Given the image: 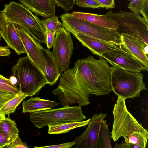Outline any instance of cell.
<instances>
[{
    "mask_svg": "<svg viewBox=\"0 0 148 148\" xmlns=\"http://www.w3.org/2000/svg\"><path fill=\"white\" fill-rule=\"evenodd\" d=\"M108 63L102 57L96 59L91 55L76 61L60 78L58 88L62 96L70 103L81 105L89 102L91 94L109 95L112 90Z\"/></svg>",
    "mask_w": 148,
    "mask_h": 148,
    "instance_id": "obj_1",
    "label": "cell"
},
{
    "mask_svg": "<svg viewBox=\"0 0 148 148\" xmlns=\"http://www.w3.org/2000/svg\"><path fill=\"white\" fill-rule=\"evenodd\" d=\"M20 91L27 97L38 94L47 82L45 76L27 56L21 57L12 69Z\"/></svg>",
    "mask_w": 148,
    "mask_h": 148,
    "instance_id": "obj_2",
    "label": "cell"
},
{
    "mask_svg": "<svg viewBox=\"0 0 148 148\" xmlns=\"http://www.w3.org/2000/svg\"><path fill=\"white\" fill-rule=\"evenodd\" d=\"M0 12L4 21L20 25L40 44L45 43V31L41 20L23 5L11 1L4 5Z\"/></svg>",
    "mask_w": 148,
    "mask_h": 148,
    "instance_id": "obj_3",
    "label": "cell"
},
{
    "mask_svg": "<svg viewBox=\"0 0 148 148\" xmlns=\"http://www.w3.org/2000/svg\"><path fill=\"white\" fill-rule=\"evenodd\" d=\"M143 78L142 73L112 66L111 75L112 91L118 97L125 99L138 97L141 91L147 90Z\"/></svg>",
    "mask_w": 148,
    "mask_h": 148,
    "instance_id": "obj_4",
    "label": "cell"
},
{
    "mask_svg": "<svg viewBox=\"0 0 148 148\" xmlns=\"http://www.w3.org/2000/svg\"><path fill=\"white\" fill-rule=\"evenodd\" d=\"M62 26L74 36L79 33L113 43L122 44L121 35L116 30L99 26L75 18L65 12L60 16Z\"/></svg>",
    "mask_w": 148,
    "mask_h": 148,
    "instance_id": "obj_5",
    "label": "cell"
},
{
    "mask_svg": "<svg viewBox=\"0 0 148 148\" xmlns=\"http://www.w3.org/2000/svg\"><path fill=\"white\" fill-rule=\"evenodd\" d=\"M29 116L33 124L38 128L66 122L81 121L86 118L81 107L67 106L32 112Z\"/></svg>",
    "mask_w": 148,
    "mask_h": 148,
    "instance_id": "obj_6",
    "label": "cell"
},
{
    "mask_svg": "<svg viewBox=\"0 0 148 148\" xmlns=\"http://www.w3.org/2000/svg\"><path fill=\"white\" fill-rule=\"evenodd\" d=\"M125 99L118 97L113 110V123L111 137L116 142L135 132L148 136L147 131L128 111Z\"/></svg>",
    "mask_w": 148,
    "mask_h": 148,
    "instance_id": "obj_7",
    "label": "cell"
},
{
    "mask_svg": "<svg viewBox=\"0 0 148 148\" xmlns=\"http://www.w3.org/2000/svg\"><path fill=\"white\" fill-rule=\"evenodd\" d=\"M115 21L119 27L116 30L121 35L127 34L140 39L148 45V23L139 13L120 10L113 13L112 10L104 15Z\"/></svg>",
    "mask_w": 148,
    "mask_h": 148,
    "instance_id": "obj_8",
    "label": "cell"
},
{
    "mask_svg": "<svg viewBox=\"0 0 148 148\" xmlns=\"http://www.w3.org/2000/svg\"><path fill=\"white\" fill-rule=\"evenodd\" d=\"M56 34L53 45L52 52L62 73L69 67L74 45L70 33L63 27L57 32Z\"/></svg>",
    "mask_w": 148,
    "mask_h": 148,
    "instance_id": "obj_9",
    "label": "cell"
},
{
    "mask_svg": "<svg viewBox=\"0 0 148 148\" xmlns=\"http://www.w3.org/2000/svg\"><path fill=\"white\" fill-rule=\"evenodd\" d=\"M107 113H97L90 119L85 130L74 140V148H97L99 132Z\"/></svg>",
    "mask_w": 148,
    "mask_h": 148,
    "instance_id": "obj_10",
    "label": "cell"
},
{
    "mask_svg": "<svg viewBox=\"0 0 148 148\" xmlns=\"http://www.w3.org/2000/svg\"><path fill=\"white\" fill-rule=\"evenodd\" d=\"M105 58L112 66L134 73L147 71V68L137 58L127 52H108L103 54Z\"/></svg>",
    "mask_w": 148,
    "mask_h": 148,
    "instance_id": "obj_11",
    "label": "cell"
},
{
    "mask_svg": "<svg viewBox=\"0 0 148 148\" xmlns=\"http://www.w3.org/2000/svg\"><path fill=\"white\" fill-rule=\"evenodd\" d=\"M15 24L27 56L45 76V63L41 51L43 47L23 27Z\"/></svg>",
    "mask_w": 148,
    "mask_h": 148,
    "instance_id": "obj_12",
    "label": "cell"
},
{
    "mask_svg": "<svg viewBox=\"0 0 148 148\" xmlns=\"http://www.w3.org/2000/svg\"><path fill=\"white\" fill-rule=\"evenodd\" d=\"M75 37L82 45L94 54L99 56L101 57L103 54L108 52H127L123 48L122 44L108 42L82 33L77 34Z\"/></svg>",
    "mask_w": 148,
    "mask_h": 148,
    "instance_id": "obj_13",
    "label": "cell"
},
{
    "mask_svg": "<svg viewBox=\"0 0 148 148\" xmlns=\"http://www.w3.org/2000/svg\"><path fill=\"white\" fill-rule=\"evenodd\" d=\"M121 36L124 49L148 68V45L140 39L127 34H122Z\"/></svg>",
    "mask_w": 148,
    "mask_h": 148,
    "instance_id": "obj_14",
    "label": "cell"
},
{
    "mask_svg": "<svg viewBox=\"0 0 148 148\" xmlns=\"http://www.w3.org/2000/svg\"><path fill=\"white\" fill-rule=\"evenodd\" d=\"M0 34L8 47L13 50L18 55H20L25 53L24 47L15 24L4 21L0 28Z\"/></svg>",
    "mask_w": 148,
    "mask_h": 148,
    "instance_id": "obj_15",
    "label": "cell"
},
{
    "mask_svg": "<svg viewBox=\"0 0 148 148\" xmlns=\"http://www.w3.org/2000/svg\"><path fill=\"white\" fill-rule=\"evenodd\" d=\"M36 15L46 18L55 15L56 5L53 0H19Z\"/></svg>",
    "mask_w": 148,
    "mask_h": 148,
    "instance_id": "obj_16",
    "label": "cell"
},
{
    "mask_svg": "<svg viewBox=\"0 0 148 148\" xmlns=\"http://www.w3.org/2000/svg\"><path fill=\"white\" fill-rule=\"evenodd\" d=\"M41 51L45 63V77L47 84L52 86L61 75L60 67L52 52L43 47Z\"/></svg>",
    "mask_w": 148,
    "mask_h": 148,
    "instance_id": "obj_17",
    "label": "cell"
},
{
    "mask_svg": "<svg viewBox=\"0 0 148 148\" xmlns=\"http://www.w3.org/2000/svg\"><path fill=\"white\" fill-rule=\"evenodd\" d=\"M71 14L75 18L105 28L116 30L119 27L115 21L104 15L79 11H73Z\"/></svg>",
    "mask_w": 148,
    "mask_h": 148,
    "instance_id": "obj_18",
    "label": "cell"
},
{
    "mask_svg": "<svg viewBox=\"0 0 148 148\" xmlns=\"http://www.w3.org/2000/svg\"><path fill=\"white\" fill-rule=\"evenodd\" d=\"M59 103L42 99L39 97H32L22 103V112L32 113L54 108Z\"/></svg>",
    "mask_w": 148,
    "mask_h": 148,
    "instance_id": "obj_19",
    "label": "cell"
},
{
    "mask_svg": "<svg viewBox=\"0 0 148 148\" xmlns=\"http://www.w3.org/2000/svg\"><path fill=\"white\" fill-rule=\"evenodd\" d=\"M90 119L83 121L69 122L56 125H49V134H59L69 132L74 129L87 125Z\"/></svg>",
    "mask_w": 148,
    "mask_h": 148,
    "instance_id": "obj_20",
    "label": "cell"
},
{
    "mask_svg": "<svg viewBox=\"0 0 148 148\" xmlns=\"http://www.w3.org/2000/svg\"><path fill=\"white\" fill-rule=\"evenodd\" d=\"M27 96L20 91L5 102L0 107V112L5 115L14 113L17 106Z\"/></svg>",
    "mask_w": 148,
    "mask_h": 148,
    "instance_id": "obj_21",
    "label": "cell"
},
{
    "mask_svg": "<svg viewBox=\"0 0 148 148\" xmlns=\"http://www.w3.org/2000/svg\"><path fill=\"white\" fill-rule=\"evenodd\" d=\"M106 120H103L101 123L99 136L97 148H111V136Z\"/></svg>",
    "mask_w": 148,
    "mask_h": 148,
    "instance_id": "obj_22",
    "label": "cell"
},
{
    "mask_svg": "<svg viewBox=\"0 0 148 148\" xmlns=\"http://www.w3.org/2000/svg\"><path fill=\"white\" fill-rule=\"evenodd\" d=\"M42 27L45 31L56 32L62 27V24L59 19V17L56 15L41 20Z\"/></svg>",
    "mask_w": 148,
    "mask_h": 148,
    "instance_id": "obj_23",
    "label": "cell"
},
{
    "mask_svg": "<svg viewBox=\"0 0 148 148\" xmlns=\"http://www.w3.org/2000/svg\"><path fill=\"white\" fill-rule=\"evenodd\" d=\"M128 144H135L140 148H145L148 136L141 133L135 132L124 138Z\"/></svg>",
    "mask_w": 148,
    "mask_h": 148,
    "instance_id": "obj_24",
    "label": "cell"
},
{
    "mask_svg": "<svg viewBox=\"0 0 148 148\" xmlns=\"http://www.w3.org/2000/svg\"><path fill=\"white\" fill-rule=\"evenodd\" d=\"M0 130L11 135H18L19 131L15 121L5 117L0 122Z\"/></svg>",
    "mask_w": 148,
    "mask_h": 148,
    "instance_id": "obj_25",
    "label": "cell"
},
{
    "mask_svg": "<svg viewBox=\"0 0 148 148\" xmlns=\"http://www.w3.org/2000/svg\"><path fill=\"white\" fill-rule=\"evenodd\" d=\"M0 90L16 95L19 92L18 87L13 84L9 79L0 74Z\"/></svg>",
    "mask_w": 148,
    "mask_h": 148,
    "instance_id": "obj_26",
    "label": "cell"
},
{
    "mask_svg": "<svg viewBox=\"0 0 148 148\" xmlns=\"http://www.w3.org/2000/svg\"><path fill=\"white\" fill-rule=\"evenodd\" d=\"M19 135H11L0 130V148L10 144Z\"/></svg>",
    "mask_w": 148,
    "mask_h": 148,
    "instance_id": "obj_27",
    "label": "cell"
},
{
    "mask_svg": "<svg viewBox=\"0 0 148 148\" xmlns=\"http://www.w3.org/2000/svg\"><path fill=\"white\" fill-rule=\"evenodd\" d=\"M75 3L78 6L92 8H103L97 0H75Z\"/></svg>",
    "mask_w": 148,
    "mask_h": 148,
    "instance_id": "obj_28",
    "label": "cell"
},
{
    "mask_svg": "<svg viewBox=\"0 0 148 148\" xmlns=\"http://www.w3.org/2000/svg\"><path fill=\"white\" fill-rule=\"evenodd\" d=\"M56 6L60 7L66 12L72 10L75 5V0H53Z\"/></svg>",
    "mask_w": 148,
    "mask_h": 148,
    "instance_id": "obj_29",
    "label": "cell"
},
{
    "mask_svg": "<svg viewBox=\"0 0 148 148\" xmlns=\"http://www.w3.org/2000/svg\"><path fill=\"white\" fill-rule=\"evenodd\" d=\"M26 142H23L18 135L10 145L5 147V148H29Z\"/></svg>",
    "mask_w": 148,
    "mask_h": 148,
    "instance_id": "obj_30",
    "label": "cell"
},
{
    "mask_svg": "<svg viewBox=\"0 0 148 148\" xmlns=\"http://www.w3.org/2000/svg\"><path fill=\"white\" fill-rule=\"evenodd\" d=\"M45 43L47 48L49 49L53 46L56 32L51 31H45Z\"/></svg>",
    "mask_w": 148,
    "mask_h": 148,
    "instance_id": "obj_31",
    "label": "cell"
},
{
    "mask_svg": "<svg viewBox=\"0 0 148 148\" xmlns=\"http://www.w3.org/2000/svg\"><path fill=\"white\" fill-rule=\"evenodd\" d=\"M130 2L128 5V8L131 12L138 13L140 11L141 0H129Z\"/></svg>",
    "mask_w": 148,
    "mask_h": 148,
    "instance_id": "obj_32",
    "label": "cell"
},
{
    "mask_svg": "<svg viewBox=\"0 0 148 148\" xmlns=\"http://www.w3.org/2000/svg\"><path fill=\"white\" fill-rule=\"evenodd\" d=\"M140 13L148 23V0H141Z\"/></svg>",
    "mask_w": 148,
    "mask_h": 148,
    "instance_id": "obj_33",
    "label": "cell"
},
{
    "mask_svg": "<svg viewBox=\"0 0 148 148\" xmlns=\"http://www.w3.org/2000/svg\"><path fill=\"white\" fill-rule=\"evenodd\" d=\"M75 143L74 141H72L65 143L52 145L44 146H35L34 148H70L73 146Z\"/></svg>",
    "mask_w": 148,
    "mask_h": 148,
    "instance_id": "obj_34",
    "label": "cell"
},
{
    "mask_svg": "<svg viewBox=\"0 0 148 148\" xmlns=\"http://www.w3.org/2000/svg\"><path fill=\"white\" fill-rule=\"evenodd\" d=\"M16 95L0 90V107Z\"/></svg>",
    "mask_w": 148,
    "mask_h": 148,
    "instance_id": "obj_35",
    "label": "cell"
},
{
    "mask_svg": "<svg viewBox=\"0 0 148 148\" xmlns=\"http://www.w3.org/2000/svg\"><path fill=\"white\" fill-rule=\"evenodd\" d=\"M103 6L107 9L114 8L115 6V0H97Z\"/></svg>",
    "mask_w": 148,
    "mask_h": 148,
    "instance_id": "obj_36",
    "label": "cell"
},
{
    "mask_svg": "<svg viewBox=\"0 0 148 148\" xmlns=\"http://www.w3.org/2000/svg\"><path fill=\"white\" fill-rule=\"evenodd\" d=\"M11 53V51L8 46H0V57L9 56Z\"/></svg>",
    "mask_w": 148,
    "mask_h": 148,
    "instance_id": "obj_37",
    "label": "cell"
},
{
    "mask_svg": "<svg viewBox=\"0 0 148 148\" xmlns=\"http://www.w3.org/2000/svg\"><path fill=\"white\" fill-rule=\"evenodd\" d=\"M114 148H130L128 144L125 141L122 142L121 143L118 144L116 143Z\"/></svg>",
    "mask_w": 148,
    "mask_h": 148,
    "instance_id": "obj_38",
    "label": "cell"
},
{
    "mask_svg": "<svg viewBox=\"0 0 148 148\" xmlns=\"http://www.w3.org/2000/svg\"><path fill=\"white\" fill-rule=\"evenodd\" d=\"M9 79L13 84L16 86L17 80L15 77L12 75L11 76Z\"/></svg>",
    "mask_w": 148,
    "mask_h": 148,
    "instance_id": "obj_39",
    "label": "cell"
},
{
    "mask_svg": "<svg viewBox=\"0 0 148 148\" xmlns=\"http://www.w3.org/2000/svg\"><path fill=\"white\" fill-rule=\"evenodd\" d=\"M4 20L2 18L1 15L0 13V28L3 25Z\"/></svg>",
    "mask_w": 148,
    "mask_h": 148,
    "instance_id": "obj_40",
    "label": "cell"
},
{
    "mask_svg": "<svg viewBox=\"0 0 148 148\" xmlns=\"http://www.w3.org/2000/svg\"><path fill=\"white\" fill-rule=\"evenodd\" d=\"M5 117V115L0 112V122Z\"/></svg>",
    "mask_w": 148,
    "mask_h": 148,
    "instance_id": "obj_41",
    "label": "cell"
},
{
    "mask_svg": "<svg viewBox=\"0 0 148 148\" xmlns=\"http://www.w3.org/2000/svg\"></svg>",
    "mask_w": 148,
    "mask_h": 148,
    "instance_id": "obj_42",
    "label": "cell"
}]
</instances>
